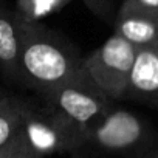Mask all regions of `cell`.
I'll use <instances>...</instances> for the list:
<instances>
[{
    "label": "cell",
    "mask_w": 158,
    "mask_h": 158,
    "mask_svg": "<svg viewBox=\"0 0 158 158\" xmlns=\"http://www.w3.org/2000/svg\"><path fill=\"white\" fill-rule=\"evenodd\" d=\"M17 22L20 76L40 95L87 76L84 59L57 33L39 22L30 23L20 19Z\"/></svg>",
    "instance_id": "6da1fadb"
},
{
    "label": "cell",
    "mask_w": 158,
    "mask_h": 158,
    "mask_svg": "<svg viewBox=\"0 0 158 158\" xmlns=\"http://www.w3.org/2000/svg\"><path fill=\"white\" fill-rule=\"evenodd\" d=\"M138 48L112 34L84 59V68L96 87L112 101L126 98Z\"/></svg>",
    "instance_id": "3957f363"
},
{
    "label": "cell",
    "mask_w": 158,
    "mask_h": 158,
    "mask_svg": "<svg viewBox=\"0 0 158 158\" xmlns=\"http://www.w3.org/2000/svg\"><path fill=\"white\" fill-rule=\"evenodd\" d=\"M11 158H39V156H36L34 153H31V152L22 144L20 136H19V143H17V146H16V149H14Z\"/></svg>",
    "instance_id": "4fadbf2b"
},
{
    "label": "cell",
    "mask_w": 158,
    "mask_h": 158,
    "mask_svg": "<svg viewBox=\"0 0 158 158\" xmlns=\"http://www.w3.org/2000/svg\"><path fill=\"white\" fill-rule=\"evenodd\" d=\"M17 143H19V133H17V136H16L8 146H5V147L0 149V158H11V155H13V152H14Z\"/></svg>",
    "instance_id": "5bb4252c"
},
{
    "label": "cell",
    "mask_w": 158,
    "mask_h": 158,
    "mask_svg": "<svg viewBox=\"0 0 158 158\" xmlns=\"http://www.w3.org/2000/svg\"><path fill=\"white\" fill-rule=\"evenodd\" d=\"M126 98L158 109V51L155 48H138Z\"/></svg>",
    "instance_id": "8992f818"
},
{
    "label": "cell",
    "mask_w": 158,
    "mask_h": 158,
    "mask_svg": "<svg viewBox=\"0 0 158 158\" xmlns=\"http://www.w3.org/2000/svg\"><path fill=\"white\" fill-rule=\"evenodd\" d=\"M124 2L129 5H133L139 10L158 14V0H124Z\"/></svg>",
    "instance_id": "7c38bea8"
},
{
    "label": "cell",
    "mask_w": 158,
    "mask_h": 158,
    "mask_svg": "<svg viewBox=\"0 0 158 158\" xmlns=\"http://www.w3.org/2000/svg\"><path fill=\"white\" fill-rule=\"evenodd\" d=\"M71 0H17L16 16L17 19L30 23H36L44 17L62 10Z\"/></svg>",
    "instance_id": "30bf717a"
},
{
    "label": "cell",
    "mask_w": 158,
    "mask_h": 158,
    "mask_svg": "<svg viewBox=\"0 0 158 158\" xmlns=\"http://www.w3.org/2000/svg\"><path fill=\"white\" fill-rule=\"evenodd\" d=\"M40 96L45 99V104L70 119L84 135L90 126L113 109L112 99L96 87L89 74L62 84Z\"/></svg>",
    "instance_id": "277c9868"
},
{
    "label": "cell",
    "mask_w": 158,
    "mask_h": 158,
    "mask_svg": "<svg viewBox=\"0 0 158 158\" xmlns=\"http://www.w3.org/2000/svg\"><path fill=\"white\" fill-rule=\"evenodd\" d=\"M19 136L22 144L39 158L74 152L84 146V132L48 104H22Z\"/></svg>",
    "instance_id": "7a4b0ae2"
},
{
    "label": "cell",
    "mask_w": 158,
    "mask_h": 158,
    "mask_svg": "<svg viewBox=\"0 0 158 158\" xmlns=\"http://www.w3.org/2000/svg\"><path fill=\"white\" fill-rule=\"evenodd\" d=\"M149 136L146 123L126 109H112L84 135V146L89 144L109 153H123L141 147Z\"/></svg>",
    "instance_id": "5b68a950"
},
{
    "label": "cell",
    "mask_w": 158,
    "mask_h": 158,
    "mask_svg": "<svg viewBox=\"0 0 158 158\" xmlns=\"http://www.w3.org/2000/svg\"><path fill=\"white\" fill-rule=\"evenodd\" d=\"M19 45L17 17L0 2V68L11 77H22L19 65Z\"/></svg>",
    "instance_id": "ba28073f"
},
{
    "label": "cell",
    "mask_w": 158,
    "mask_h": 158,
    "mask_svg": "<svg viewBox=\"0 0 158 158\" xmlns=\"http://www.w3.org/2000/svg\"><path fill=\"white\" fill-rule=\"evenodd\" d=\"M5 96H6V95H3V93H0V101H2V99H3Z\"/></svg>",
    "instance_id": "e0dca14e"
},
{
    "label": "cell",
    "mask_w": 158,
    "mask_h": 158,
    "mask_svg": "<svg viewBox=\"0 0 158 158\" xmlns=\"http://www.w3.org/2000/svg\"><path fill=\"white\" fill-rule=\"evenodd\" d=\"M146 158H158V144H156V147L152 150V153H150V155H147Z\"/></svg>",
    "instance_id": "9a60e30c"
},
{
    "label": "cell",
    "mask_w": 158,
    "mask_h": 158,
    "mask_svg": "<svg viewBox=\"0 0 158 158\" xmlns=\"http://www.w3.org/2000/svg\"><path fill=\"white\" fill-rule=\"evenodd\" d=\"M22 104L23 101L10 96H5L0 101V149L8 146L19 133Z\"/></svg>",
    "instance_id": "9c48e42d"
},
{
    "label": "cell",
    "mask_w": 158,
    "mask_h": 158,
    "mask_svg": "<svg viewBox=\"0 0 158 158\" xmlns=\"http://www.w3.org/2000/svg\"><path fill=\"white\" fill-rule=\"evenodd\" d=\"M152 48H155V50L158 51V37H156V40L153 42V45H152Z\"/></svg>",
    "instance_id": "2e32d148"
},
{
    "label": "cell",
    "mask_w": 158,
    "mask_h": 158,
    "mask_svg": "<svg viewBox=\"0 0 158 158\" xmlns=\"http://www.w3.org/2000/svg\"><path fill=\"white\" fill-rule=\"evenodd\" d=\"M82 2L89 6V10L93 14L102 19H109L112 13V0H82Z\"/></svg>",
    "instance_id": "8fae6325"
},
{
    "label": "cell",
    "mask_w": 158,
    "mask_h": 158,
    "mask_svg": "<svg viewBox=\"0 0 158 158\" xmlns=\"http://www.w3.org/2000/svg\"><path fill=\"white\" fill-rule=\"evenodd\" d=\"M113 34L123 37L136 48L152 47L158 37V14L123 2L115 19Z\"/></svg>",
    "instance_id": "52a82bcc"
}]
</instances>
